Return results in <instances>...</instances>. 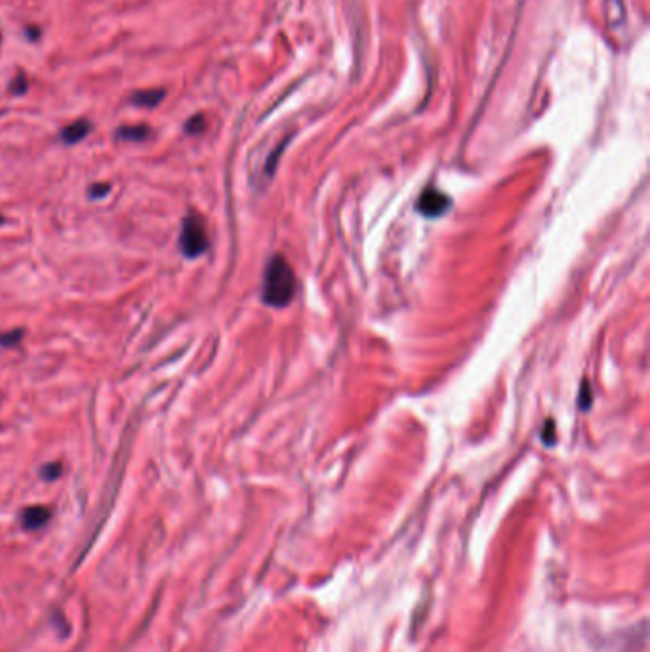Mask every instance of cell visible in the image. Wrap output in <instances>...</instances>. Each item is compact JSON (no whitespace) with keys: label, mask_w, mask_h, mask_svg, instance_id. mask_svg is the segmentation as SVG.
<instances>
[{"label":"cell","mask_w":650,"mask_h":652,"mask_svg":"<svg viewBox=\"0 0 650 652\" xmlns=\"http://www.w3.org/2000/svg\"><path fill=\"white\" fill-rule=\"evenodd\" d=\"M298 290L296 273L286 262L285 256H273L268 262L265 273H263L262 284V299L271 307H286L290 304Z\"/></svg>","instance_id":"cell-1"},{"label":"cell","mask_w":650,"mask_h":652,"mask_svg":"<svg viewBox=\"0 0 650 652\" xmlns=\"http://www.w3.org/2000/svg\"><path fill=\"white\" fill-rule=\"evenodd\" d=\"M208 233L204 221L199 214L189 212L183 218L182 235H180V248L183 256L199 258L208 250Z\"/></svg>","instance_id":"cell-2"},{"label":"cell","mask_w":650,"mask_h":652,"mask_svg":"<svg viewBox=\"0 0 650 652\" xmlns=\"http://www.w3.org/2000/svg\"><path fill=\"white\" fill-rule=\"evenodd\" d=\"M450 206H452V201L448 195H444L443 191L435 189V187H429L419 195L416 208L426 218H441L448 212Z\"/></svg>","instance_id":"cell-3"},{"label":"cell","mask_w":650,"mask_h":652,"mask_svg":"<svg viewBox=\"0 0 650 652\" xmlns=\"http://www.w3.org/2000/svg\"><path fill=\"white\" fill-rule=\"evenodd\" d=\"M90 130H92L90 122L84 121V118H80V121L71 122L69 126H65V128L61 130L60 138L63 143L73 145V143H79V141L84 140L86 136L90 134Z\"/></svg>","instance_id":"cell-4"},{"label":"cell","mask_w":650,"mask_h":652,"mask_svg":"<svg viewBox=\"0 0 650 652\" xmlns=\"http://www.w3.org/2000/svg\"><path fill=\"white\" fill-rule=\"evenodd\" d=\"M50 509L44 506H31L21 513V523L27 531H35L48 523Z\"/></svg>","instance_id":"cell-5"},{"label":"cell","mask_w":650,"mask_h":652,"mask_svg":"<svg viewBox=\"0 0 650 652\" xmlns=\"http://www.w3.org/2000/svg\"><path fill=\"white\" fill-rule=\"evenodd\" d=\"M166 92L165 90H141L136 92L134 96L130 98V101L138 107H157L162 99H165Z\"/></svg>","instance_id":"cell-6"},{"label":"cell","mask_w":650,"mask_h":652,"mask_svg":"<svg viewBox=\"0 0 650 652\" xmlns=\"http://www.w3.org/2000/svg\"><path fill=\"white\" fill-rule=\"evenodd\" d=\"M151 128L145 126V124H136V126H122L119 128L116 136L121 138V140L126 141H145L151 138Z\"/></svg>","instance_id":"cell-7"},{"label":"cell","mask_w":650,"mask_h":652,"mask_svg":"<svg viewBox=\"0 0 650 652\" xmlns=\"http://www.w3.org/2000/svg\"><path fill=\"white\" fill-rule=\"evenodd\" d=\"M21 338H23V330H10V332L0 334V346L2 348H16V346H19Z\"/></svg>","instance_id":"cell-8"},{"label":"cell","mask_w":650,"mask_h":652,"mask_svg":"<svg viewBox=\"0 0 650 652\" xmlns=\"http://www.w3.org/2000/svg\"><path fill=\"white\" fill-rule=\"evenodd\" d=\"M204 128H206V121H204V116H202V115L191 116V118L187 121V124H185V132H187V134H191V136L201 134V132Z\"/></svg>","instance_id":"cell-9"},{"label":"cell","mask_w":650,"mask_h":652,"mask_svg":"<svg viewBox=\"0 0 650 652\" xmlns=\"http://www.w3.org/2000/svg\"><path fill=\"white\" fill-rule=\"evenodd\" d=\"M541 441H544V445L547 446H553L557 443V437H555V421L553 420H547L544 429H541Z\"/></svg>","instance_id":"cell-10"},{"label":"cell","mask_w":650,"mask_h":652,"mask_svg":"<svg viewBox=\"0 0 650 652\" xmlns=\"http://www.w3.org/2000/svg\"><path fill=\"white\" fill-rule=\"evenodd\" d=\"M580 409L588 410L591 407V385L588 382H583L582 389H580Z\"/></svg>","instance_id":"cell-11"},{"label":"cell","mask_w":650,"mask_h":652,"mask_svg":"<svg viewBox=\"0 0 650 652\" xmlns=\"http://www.w3.org/2000/svg\"><path fill=\"white\" fill-rule=\"evenodd\" d=\"M61 471H63V468H61V463L54 462V463H48V465H44L40 473H43L44 479H50V481H54V479H57V477L61 475Z\"/></svg>","instance_id":"cell-12"},{"label":"cell","mask_w":650,"mask_h":652,"mask_svg":"<svg viewBox=\"0 0 650 652\" xmlns=\"http://www.w3.org/2000/svg\"><path fill=\"white\" fill-rule=\"evenodd\" d=\"M10 90H12L13 94H23V92L27 90V79H25L23 73H19L18 77L13 79L12 86H10Z\"/></svg>","instance_id":"cell-13"},{"label":"cell","mask_w":650,"mask_h":652,"mask_svg":"<svg viewBox=\"0 0 650 652\" xmlns=\"http://www.w3.org/2000/svg\"><path fill=\"white\" fill-rule=\"evenodd\" d=\"M109 185H107V183H97V185H92L90 187V197H104V195H107V193H109Z\"/></svg>","instance_id":"cell-14"},{"label":"cell","mask_w":650,"mask_h":652,"mask_svg":"<svg viewBox=\"0 0 650 652\" xmlns=\"http://www.w3.org/2000/svg\"><path fill=\"white\" fill-rule=\"evenodd\" d=\"M2 223H4V218H2V216H0V226H2Z\"/></svg>","instance_id":"cell-15"}]
</instances>
